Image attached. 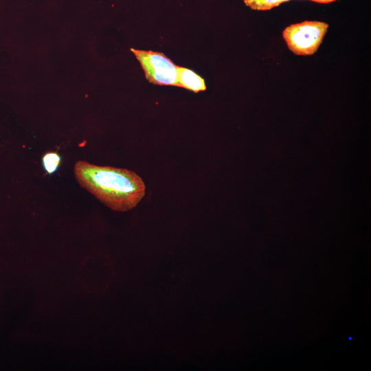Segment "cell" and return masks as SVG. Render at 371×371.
Masks as SVG:
<instances>
[{
	"label": "cell",
	"instance_id": "obj_1",
	"mask_svg": "<svg viewBox=\"0 0 371 371\" xmlns=\"http://www.w3.org/2000/svg\"><path fill=\"white\" fill-rule=\"evenodd\" d=\"M74 172L81 187L115 211L131 210L145 195L146 186L142 178L125 168L78 161Z\"/></svg>",
	"mask_w": 371,
	"mask_h": 371
},
{
	"label": "cell",
	"instance_id": "obj_2",
	"mask_svg": "<svg viewBox=\"0 0 371 371\" xmlns=\"http://www.w3.org/2000/svg\"><path fill=\"white\" fill-rule=\"evenodd\" d=\"M326 23L305 21L291 24L282 32L289 49L296 55L313 54L319 48L327 32Z\"/></svg>",
	"mask_w": 371,
	"mask_h": 371
},
{
	"label": "cell",
	"instance_id": "obj_3",
	"mask_svg": "<svg viewBox=\"0 0 371 371\" xmlns=\"http://www.w3.org/2000/svg\"><path fill=\"white\" fill-rule=\"evenodd\" d=\"M131 51L139 60L149 82L177 87V65L164 54L133 48H131Z\"/></svg>",
	"mask_w": 371,
	"mask_h": 371
},
{
	"label": "cell",
	"instance_id": "obj_4",
	"mask_svg": "<svg viewBox=\"0 0 371 371\" xmlns=\"http://www.w3.org/2000/svg\"><path fill=\"white\" fill-rule=\"evenodd\" d=\"M177 87L198 93L206 89L205 80L192 70L183 67H177Z\"/></svg>",
	"mask_w": 371,
	"mask_h": 371
},
{
	"label": "cell",
	"instance_id": "obj_5",
	"mask_svg": "<svg viewBox=\"0 0 371 371\" xmlns=\"http://www.w3.org/2000/svg\"><path fill=\"white\" fill-rule=\"evenodd\" d=\"M289 0H244L245 5L254 10H267Z\"/></svg>",
	"mask_w": 371,
	"mask_h": 371
},
{
	"label": "cell",
	"instance_id": "obj_6",
	"mask_svg": "<svg viewBox=\"0 0 371 371\" xmlns=\"http://www.w3.org/2000/svg\"><path fill=\"white\" fill-rule=\"evenodd\" d=\"M42 161L45 170L52 174L58 168L60 157L56 152H48L43 156Z\"/></svg>",
	"mask_w": 371,
	"mask_h": 371
},
{
	"label": "cell",
	"instance_id": "obj_7",
	"mask_svg": "<svg viewBox=\"0 0 371 371\" xmlns=\"http://www.w3.org/2000/svg\"><path fill=\"white\" fill-rule=\"evenodd\" d=\"M311 1L317 2V3H327L335 1L336 0H311Z\"/></svg>",
	"mask_w": 371,
	"mask_h": 371
}]
</instances>
